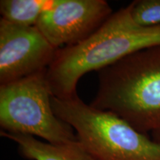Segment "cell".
<instances>
[{"label": "cell", "instance_id": "1", "mask_svg": "<svg viewBox=\"0 0 160 160\" xmlns=\"http://www.w3.org/2000/svg\"><path fill=\"white\" fill-rule=\"evenodd\" d=\"M131 4L118 10L85 39L58 49L46 71L52 96L67 99L77 96L84 75L105 68L126 56L160 44V25L142 27L133 21Z\"/></svg>", "mask_w": 160, "mask_h": 160}, {"label": "cell", "instance_id": "2", "mask_svg": "<svg viewBox=\"0 0 160 160\" xmlns=\"http://www.w3.org/2000/svg\"><path fill=\"white\" fill-rule=\"evenodd\" d=\"M92 107L110 111L147 135L160 130V44L98 71Z\"/></svg>", "mask_w": 160, "mask_h": 160}, {"label": "cell", "instance_id": "3", "mask_svg": "<svg viewBox=\"0 0 160 160\" xmlns=\"http://www.w3.org/2000/svg\"><path fill=\"white\" fill-rule=\"evenodd\" d=\"M55 115L71 125L84 148L97 160H160V143L110 111L84 102L77 96L52 97Z\"/></svg>", "mask_w": 160, "mask_h": 160}, {"label": "cell", "instance_id": "4", "mask_svg": "<svg viewBox=\"0 0 160 160\" xmlns=\"http://www.w3.org/2000/svg\"><path fill=\"white\" fill-rule=\"evenodd\" d=\"M46 71L0 85L1 131L39 137L57 145L76 141L73 128L52 108Z\"/></svg>", "mask_w": 160, "mask_h": 160}, {"label": "cell", "instance_id": "5", "mask_svg": "<svg viewBox=\"0 0 160 160\" xmlns=\"http://www.w3.org/2000/svg\"><path fill=\"white\" fill-rule=\"evenodd\" d=\"M57 50L36 26L0 20V85L46 71Z\"/></svg>", "mask_w": 160, "mask_h": 160}, {"label": "cell", "instance_id": "6", "mask_svg": "<svg viewBox=\"0 0 160 160\" xmlns=\"http://www.w3.org/2000/svg\"><path fill=\"white\" fill-rule=\"evenodd\" d=\"M113 13L105 0H59L35 26L57 49L75 45L95 32Z\"/></svg>", "mask_w": 160, "mask_h": 160}, {"label": "cell", "instance_id": "7", "mask_svg": "<svg viewBox=\"0 0 160 160\" xmlns=\"http://www.w3.org/2000/svg\"><path fill=\"white\" fill-rule=\"evenodd\" d=\"M0 134L18 145L22 156L31 160H97L79 140L65 144H51L32 136L8 133Z\"/></svg>", "mask_w": 160, "mask_h": 160}, {"label": "cell", "instance_id": "8", "mask_svg": "<svg viewBox=\"0 0 160 160\" xmlns=\"http://www.w3.org/2000/svg\"><path fill=\"white\" fill-rule=\"evenodd\" d=\"M59 0H1L2 18L23 26H35L44 12L52 8Z\"/></svg>", "mask_w": 160, "mask_h": 160}, {"label": "cell", "instance_id": "9", "mask_svg": "<svg viewBox=\"0 0 160 160\" xmlns=\"http://www.w3.org/2000/svg\"><path fill=\"white\" fill-rule=\"evenodd\" d=\"M130 4L131 17L138 25H160V0H135Z\"/></svg>", "mask_w": 160, "mask_h": 160}, {"label": "cell", "instance_id": "10", "mask_svg": "<svg viewBox=\"0 0 160 160\" xmlns=\"http://www.w3.org/2000/svg\"><path fill=\"white\" fill-rule=\"evenodd\" d=\"M152 133V139L155 140L156 142L160 143V130L153 132Z\"/></svg>", "mask_w": 160, "mask_h": 160}]
</instances>
